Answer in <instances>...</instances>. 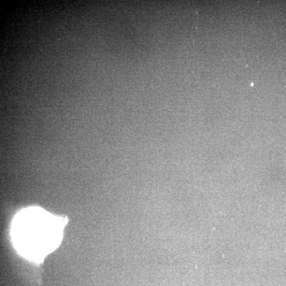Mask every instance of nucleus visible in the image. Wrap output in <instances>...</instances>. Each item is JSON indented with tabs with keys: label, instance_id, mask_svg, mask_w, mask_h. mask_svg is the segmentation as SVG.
<instances>
[{
	"label": "nucleus",
	"instance_id": "f257e3e1",
	"mask_svg": "<svg viewBox=\"0 0 286 286\" xmlns=\"http://www.w3.org/2000/svg\"><path fill=\"white\" fill-rule=\"evenodd\" d=\"M65 224V219L40 209L23 210L12 226L14 246L27 259L40 261L58 247Z\"/></svg>",
	"mask_w": 286,
	"mask_h": 286
}]
</instances>
